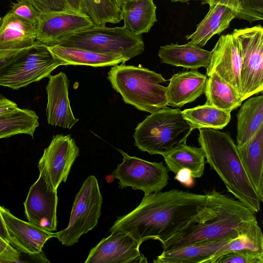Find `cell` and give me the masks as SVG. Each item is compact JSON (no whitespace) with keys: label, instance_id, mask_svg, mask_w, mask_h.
Here are the masks:
<instances>
[{"label":"cell","instance_id":"cell-2","mask_svg":"<svg viewBox=\"0 0 263 263\" xmlns=\"http://www.w3.org/2000/svg\"><path fill=\"white\" fill-rule=\"evenodd\" d=\"M205 203L195 219L161 243L163 250L235 238L257 223L256 213L235 198L215 189L205 193Z\"/></svg>","mask_w":263,"mask_h":263},{"label":"cell","instance_id":"cell-6","mask_svg":"<svg viewBox=\"0 0 263 263\" xmlns=\"http://www.w3.org/2000/svg\"><path fill=\"white\" fill-rule=\"evenodd\" d=\"M56 45L119 56L126 61L144 50L142 35L134 34L124 26L94 25L65 37Z\"/></svg>","mask_w":263,"mask_h":263},{"label":"cell","instance_id":"cell-33","mask_svg":"<svg viewBox=\"0 0 263 263\" xmlns=\"http://www.w3.org/2000/svg\"><path fill=\"white\" fill-rule=\"evenodd\" d=\"M211 4L224 5L233 10L235 18L250 23L263 20V0H211Z\"/></svg>","mask_w":263,"mask_h":263},{"label":"cell","instance_id":"cell-13","mask_svg":"<svg viewBox=\"0 0 263 263\" xmlns=\"http://www.w3.org/2000/svg\"><path fill=\"white\" fill-rule=\"evenodd\" d=\"M140 246L128 234L122 231L113 232L90 250L84 262H147V258L140 252Z\"/></svg>","mask_w":263,"mask_h":263},{"label":"cell","instance_id":"cell-39","mask_svg":"<svg viewBox=\"0 0 263 263\" xmlns=\"http://www.w3.org/2000/svg\"><path fill=\"white\" fill-rule=\"evenodd\" d=\"M175 179L179 182L186 187H191L194 184V180L191 172L187 168L179 170L175 177Z\"/></svg>","mask_w":263,"mask_h":263},{"label":"cell","instance_id":"cell-25","mask_svg":"<svg viewBox=\"0 0 263 263\" xmlns=\"http://www.w3.org/2000/svg\"><path fill=\"white\" fill-rule=\"evenodd\" d=\"M156 6L153 0H131L121 9L124 26L136 35L147 33L155 22Z\"/></svg>","mask_w":263,"mask_h":263},{"label":"cell","instance_id":"cell-20","mask_svg":"<svg viewBox=\"0 0 263 263\" xmlns=\"http://www.w3.org/2000/svg\"><path fill=\"white\" fill-rule=\"evenodd\" d=\"M239 157L252 186L263 201V124L245 144L237 147Z\"/></svg>","mask_w":263,"mask_h":263},{"label":"cell","instance_id":"cell-3","mask_svg":"<svg viewBox=\"0 0 263 263\" xmlns=\"http://www.w3.org/2000/svg\"><path fill=\"white\" fill-rule=\"evenodd\" d=\"M199 130L198 141L206 162L235 198L258 213L261 202L245 171L230 135L212 128Z\"/></svg>","mask_w":263,"mask_h":263},{"label":"cell","instance_id":"cell-14","mask_svg":"<svg viewBox=\"0 0 263 263\" xmlns=\"http://www.w3.org/2000/svg\"><path fill=\"white\" fill-rule=\"evenodd\" d=\"M206 75L216 73L233 86L241 98V55L237 41L232 33L221 35L211 51Z\"/></svg>","mask_w":263,"mask_h":263},{"label":"cell","instance_id":"cell-32","mask_svg":"<svg viewBox=\"0 0 263 263\" xmlns=\"http://www.w3.org/2000/svg\"><path fill=\"white\" fill-rule=\"evenodd\" d=\"M81 9L96 26L117 24L123 20L121 9L112 0H81Z\"/></svg>","mask_w":263,"mask_h":263},{"label":"cell","instance_id":"cell-9","mask_svg":"<svg viewBox=\"0 0 263 263\" xmlns=\"http://www.w3.org/2000/svg\"><path fill=\"white\" fill-rule=\"evenodd\" d=\"M238 42L241 55V100L263 90V28L260 24L235 29L232 33Z\"/></svg>","mask_w":263,"mask_h":263},{"label":"cell","instance_id":"cell-38","mask_svg":"<svg viewBox=\"0 0 263 263\" xmlns=\"http://www.w3.org/2000/svg\"><path fill=\"white\" fill-rule=\"evenodd\" d=\"M31 47L16 50H0V70Z\"/></svg>","mask_w":263,"mask_h":263},{"label":"cell","instance_id":"cell-23","mask_svg":"<svg viewBox=\"0 0 263 263\" xmlns=\"http://www.w3.org/2000/svg\"><path fill=\"white\" fill-rule=\"evenodd\" d=\"M233 238L195 243L167 250L154 260V263H205L216 252Z\"/></svg>","mask_w":263,"mask_h":263},{"label":"cell","instance_id":"cell-41","mask_svg":"<svg viewBox=\"0 0 263 263\" xmlns=\"http://www.w3.org/2000/svg\"><path fill=\"white\" fill-rule=\"evenodd\" d=\"M66 1L72 11L82 13L81 0H66Z\"/></svg>","mask_w":263,"mask_h":263},{"label":"cell","instance_id":"cell-46","mask_svg":"<svg viewBox=\"0 0 263 263\" xmlns=\"http://www.w3.org/2000/svg\"><path fill=\"white\" fill-rule=\"evenodd\" d=\"M2 22H3V19L2 17H0V27L2 24Z\"/></svg>","mask_w":263,"mask_h":263},{"label":"cell","instance_id":"cell-36","mask_svg":"<svg viewBox=\"0 0 263 263\" xmlns=\"http://www.w3.org/2000/svg\"><path fill=\"white\" fill-rule=\"evenodd\" d=\"M10 11L15 15L38 24L40 15L29 4L22 2L14 3Z\"/></svg>","mask_w":263,"mask_h":263},{"label":"cell","instance_id":"cell-21","mask_svg":"<svg viewBox=\"0 0 263 263\" xmlns=\"http://www.w3.org/2000/svg\"><path fill=\"white\" fill-rule=\"evenodd\" d=\"M211 51L189 42L183 45L170 44L161 46L158 55L162 63L186 69L208 68L211 58Z\"/></svg>","mask_w":263,"mask_h":263},{"label":"cell","instance_id":"cell-29","mask_svg":"<svg viewBox=\"0 0 263 263\" xmlns=\"http://www.w3.org/2000/svg\"><path fill=\"white\" fill-rule=\"evenodd\" d=\"M39 125V117L34 110L18 107L0 115V139L20 134L33 138Z\"/></svg>","mask_w":263,"mask_h":263},{"label":"cell","instance_id":"cell-10","mask_svg":"<svg viewBox=\"0 0 263 263\" xmlns=\"http://www.w3.org/2000/svg\"><path fill=\"white\" fill-rule=\"evenodd\" d=\"M118 151L123 156V161L111 175L119 180L121 189L130 186L147 195L160 192L168 184V170L163 162L148 161Z\"/></svg>","mask_w":263,"mask_h":263},{"label":"cell","instance_id":"cell-37","mask_svg":"<svg viewBox=\"0 0 263 263\" xmlns=\"http://www.w3.org/2000/svg\"><path fill=\"white\" fill-rule=\"evenodd\" d=\"M22 262L21 254L11 245L0 253V263Z\"/></svg>","mask_w":263,"mask_h":263},{"label":"cell","instance_id":"cell-26","mask_svg":"<svg viewBox=\"0 0 263 263\" xmlns=\"http://www.w3.org/2000/svg\"><path fill=\"white\" fill-rule=\"evenodd\" d=\"M236 146L247 143L263 124V96L252 97L241 106L237 114Z\"/></svg>","mask_w":263,"mask_h":263},{"label":"cell","instance_id":"cell-17","mask_svg":"<svg viewBox=\"0 0 263 263\" xmlns=\"http://www.w3.org/2000/svg\"><path fill=\"white\" fill-rule=\"evenodd\" d=\"M46 90L47 122L51 125L71 129L79 121L74 116L68 97L69 81L66 74L61 72L50 75Z\"/></svg>","mask_w":263,"mask_h":263},{"label":"cell","instance_id":"cell-5","mask_svg":"<svg viewBox=\"0 0 263 263\" xmlns=\"http://www.w3.org/2000/svg\"><path fill=\"white\" fill-rule=\"evenodd\" d=\"M192 130L180 110L166 107L147 116L137 125L133 137L140 151L163 156L186 143Z\"/></svg>","mask_w":263,"mask_h":263},{"label":"cell","instance_id":"cell-22","mask_svg":"<svg viewBox=\"0 0 263 263\" xmlns=\"http://www.w3.org/2000/svg\"><path fill=\"white\" fill-rule=\"evenodd\" d=\"M204 18L197 25L196 30L186 36V40L195 45L204 46L211 37L228 28L235 14L228 7L211 4Z\"/></svg>","mask_w":263,"mask_h":263},{"label":"cell","instance_id":"cell-34","mask_svg":"<svg viewBox=\"0 0 263 263\" xmlns=\"http://www.w3.org/2000/svg\"><path fill=\"white\" fill-rule=\"evenodd\" d=\"M17 1L29 4L40 15V17L42 15L71 10L66 0H17Z\"/></svg>","mask_w":263,"mask_h":263},{"label":"cell","instance_id":"cell-12","mask_svg":"<svg viewBox=\"0 0 263 263\" xmlns=\"http://www.w3.org/2000/svg\"><path fill=\"white\" fill-rule=\"evenodd\" d=\"M57 190H54L41 175L31 186L24 203L28 221L50 232L57 229Z\"/></svg>","mask_w":263,"mask_h":263},{"label":"cell","instance_id":"cell-19","mask_svg":"<svg viewBox=\"0 0 263 263\" xmlns=\"http://www.w3.org/2000/svg\"><path fill=\"white\" fill-rule=\"evenodd\" d=\"M0 50H16L34 46L37 25L19 17L10 11L2 18Z\"/></svg>","mask_w":263,"mask_h":263},{"label":"cell","instance_id":"cell-42","mask_svg":"<svg viewBox=\"0 0 263 263\" xmlns=\"http://www.w3.org/2000/svg\"><path fill=\"white\" fill-rule=\"evenodd\" d=\"M0 236L3 238L5 240L9 243V238L8 237L6 228L4 223V221L2 218V215L0 212Z\"/></svg>","mask_w":263,"mask_h":263},{"label":"cell","instance_id":"cell-30","mask_svg":"<svg viewBox=\"0 0 263 263\" xmlns=\"http://www.w3.org/2000/svg\"><path fill=\"white\" fill-rule=\"evenodd\" d=\"M193 130L200 128L221 129L231 120V112L204 104L181 111Z\"/></svg>","mask_w":263,"mask_h":263},{"label":"cell","instance_id":"cell-40","mask_svg":"<svg viewBox=\"0 0 263 263\" xmlns=\"http://www.w3.org/2000/svg\"><path fill=\"white\" fill-rule=\"evenodd\" d=\"M18 108L17 104L0 94V115Z\"/></svg>","mask_w":263,"mask_h":263},{"label":"cell","instance_id":"cell-43","mask_svg":"<svg viewBox=\"0 0 263 263\" xmlns=\"http://www.w3.org/2000/svg\"><path fill=\"white\" fill-rule=\"evenodd\" d=\"M10 244L0 236V253L8 247Z\"/></svg>","mask_w":263,"mask_h":263},{"label":"cell","instance_id":"cell-28","mask_svg":"<svg viewBox=\"0 0 263 263\" xmlns=\"http://www.w3.org/2000/svg\"><path fill=\"white\" fill-rule=\"evenodd\" d=\"M204 93L205 104L230 112L242 102L235 89L215 72L209 76Z\"/></svg>","mask_w":263,"mask_h":263},{"label":"cell","instance_id":"cell-45","mask_svg":"<svg viewBox=\"0 0 263 263\" xmlns=\"http://www.w3.org/2000/svg\"><path fill=\"white\" fill-rule=\"evenodd\" d=\"M170 1L172 2H182V3H186V2H188L190 1H192V0H170ZM194 1H204V3H205L208 4H209L210 3V1H211V0H194Z\"/></svg>","mask_w":263,"mask_h":263},{"label":"cell","instance_id":"cell-44","mask_svg":"<svg viewBox=\"0 0 263 263\" xmlns=\"http://www.w3.org/2000/svg\"><path fill=\"white\" fill-rule=\"evenodd\" d=\"M119 7L121 8L122 5L127 1H129L131 0H112Z\"/></svg>","mask_w":263,"mask_h":263},{"label":"cell","instance_id":"cell-31","mask_svg":"<svg viewBox=\"0 0 263 263\" xmlns=\"http://www.w3.org/2000/svg\"><path fill=\"white\" fill-rule=\"evenodd\" d=\"M250 250L263 254V236L258 222L220 248L205 263H213L219 256L237 250Z\"/></svg>","mask_w":263,"mask_h":263},{"label":"cell","instance_id":"cell-7","mask_svg":"<svg viewBox=\"0 0 263 263\" xmlns=\"http://www.w3.org/2000/svg\"><path fill=\"white\" fill-rule=\"evenodd\" d=\"M103 202L98 182L93 175L84 181L76 196L67 227L53 233L65 246H72L80 237L93 229L101 216Z\"/></svg>","mask_w":263,"mask_h":263},{"label":"cell","instance_id":"cell-11","mask_svg":"<svg viewBox=\"0 0 263 263\" xmlns=\"http://www.w3.org/2000/svg\"><path fill=\"white\" fill-rule=\"evenodd\" d=\"M80 150L70 135H54L39 160L37 167L46 182L54 190L65 182Z\"/></svg>","mask_w":263,"mask_h":263},{"label":"cell","instance_id":"cell-24","mask_svg":"<svg viewBox=\"0 0 263 263\" xmlns=\"http://www.w3.org/2000/svg\"><path fill=\"white\" fill-rule=\"evenodd\" d=\"M61 65H87L95 67L115 66L125 63L122 57L85 49L54 45L47 46Z\"/></svg>","mask_w":263,"mask_h":263},{"label":"cell","instance_id":"cell-35","mask_svg":"<svg viewBox=\"0 0 263 263\" xmlns=\"http://www.w3.org/2000/svg\"><path fill=\"white\" fill-rule=\"evenodd\" d=\"M213 263H263V254L250 250H237L217 257Z\"/></svg>","mask_w":263,"mask_h":263},{"label":"cell","instance_id":"cell-8","mask_svg":"<svg viewBox=\"0 0 263 263\" xmlns=\"http://www.w3.org/2000/svg\"><path fill=\"white\" fill-rule=\"evenodd\" d=\"M60 63L37 43L0 70V86L18 89L49 77Z\"/></svg>","mask_w":263,"mask_h":263},{"label":"cell","instance_id":"cell-1","mask_svg":"<svg viewBox=\"0 0 263 263\" xmlns=\"http://www.w3.org/2000/svg\"><path fill=\"white\" fill-rule=\"evenodd\" d=\"M205 194L173 189L144 195L132 211L119 216L109 230L128 234L139 243H163L193 221L204 206Z\"/></svg>","mask_w":263,"mask_h":263},{"label":"cell","instance_id":"cell-4","mask_svg":"<svg viewBox=\"0 0 263 263\" xmlns=\"http://www.w3.org/2000/svg\"><path fill=\"white\" fill-rule=\"evenodd\" d=\"M107 79L112 88L119 93L124 102L137 109L153 113L168 106L166 82L160 73L141 66H114Z\"/></svg>","mask_w":263,"mask_h":263},{"label":"cell","instance_id":"cell-16","mask_svg":"<svg viewBox=\"0 0 263 263\" xmlns=\"http://www.w3.org/2000/svg\"><path fill=\"white\" fill-rule=\"evenodd\" d=\"M0 212L9 243L20 252L29 255L40 253L46 242L53 237L54 233L17 218L3 206L0 205Z\"/></svg>","mask_w":263,"mask_h":263},{"label":"cell","instance_id":"cell-15","mask_svg":"<svg viewBox=\"0 0 263 263\" xmlns=\"http://www.w3.org/2000/svg\"><path fill=\"white\" fill-rule=\"evenodd\" d=\"M94 25L85 14L71 10L42 15L37 24L36 41L47 46L56 45L65 37Z\"/></svg>","mask_w":263,"mask_h":263},{"label":"cell","instance_id":"cell-18","mask_svg":"<svg viewBox=\"0 0 263 263\" xmlns=\"http://www.w3.org/2000/svg\"><path fill=\"white\" fill-rule=\"evenodd\" d=\"M207 80L206 76L195 69L174 74L166 87L168 105L181 107L194 101L204 93Z\"/></svg>","mask_w":263,"mask_h":263},{"label":"cell","instance_id":"cell-27","mask_svg":"<svg viewBox=\"0 0 263 263\" xmlns=\"http://www.w3.org/2000/svg\"><path fill=\"white\" fill-rule=\"evenodd\" d=\"M168 170L175 174L182 169H189L193 178L203 174L205 157L201 148L182 144L163 155Z\"/></svg>","mask_w":263,"mask_h":263}]
</instances>
